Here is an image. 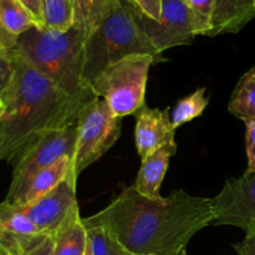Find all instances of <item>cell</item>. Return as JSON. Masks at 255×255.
<instances>
[{"instance_id": "6da1fadb", "label": "cell", "mask_w": 255, "mask_h": 255, "mask_svg": "<svg viewBox=\"0 0 255 255\" xmlns=\"http://www.w3.org/2000/svg\"><path fill=\"white\" fill-rule=\"evenodd\" d=\"M214 219L213 199L183 189L151 199L127 187L106 208L87 218L85 227H101L134 255H173Z\"/></svg>"}, {"instance_id": "7a4b0ae2", "label": "cell", "mask_w": 255, "mask_h": 255, "mask_svg": "<svg viewBox=\"0 0 255 255\" xmlns=\"http://www.w3.org/2000/svg\"><path fill=\"white\" fill-rule=\"evenodd\" d=\"M7 55L12 77L2 95L0 162L15 164L47 133L76 124L85 107L97 96L95 92L70 96L12 50Z\"/></svg>"}, {"instance_id": "3957f363", "label": "cell", "mask_w": 255, "mask_h": 255, "mask_svg": "<svg viewBox=\"0 0 255 255\" xmlns=\"http://www.w3.org/2000/svg\"><path fill=\"white\" fill-rule=\"evenodd\" d=\"M87 36L89 31L76 25L67 30L32 26L17 36L12 52L65 94L85 96L94 92L82 80Z\"/></svg>"}, {"instance_id": "277c9868", "label": "cell", "mask_w": 255, "mask_h": 255, "mask_svg": "<svg viewBox=\"0 0 255 255\" xmlns=\"http://www.w3.org/2000/svg\"><path fill=\"white\" fill-rule=\"evenodd\" d=\"M131 55H149L154 64L163 61L137 24L129 0H114L85 42L82 80L90 86L107 67Z\"/></svg>"}, {"instance_id": "5b68a950", "label": "cell", "mask_w": 255, "mask_h": 255, "mask_svg": "<svg viewBox=\"0 0 255 255\" xmlns=\"http://www.w3.org/2000/svg\"><path fill=\"white\" fill-rule=\"evenodd\" d=\"M152 64L154 60L149 55H131L107 67L90 86L99 99L106 101L116 117L137 114L144 106Z\"/></svg>"}, {"instance_id": "8992f818", "label": "cell", "mask_w": 255, "mask_h": 255, "mask_svg": "<svg viewBox=\"0 0 255 255\" xmlns=\"http://www.w3.org/2000/svg\"><path fill=\"white\" fill-rule=\"evenodd\" d=\"M77 141L74 157L76 176L99 161L119 139L121 119L110 110L106 101L97 97L87 105L76 122Z\"/></svg>"}, {"instance_id": "52a82bcc", "label": "cell", "mask_w": 255, "mask_h": 255, "mask_svg": "<svg viewBox=\"0 0 255 255\" xmlns=\"http://www.w3.org/2000/svg\"><path fill=\"white\" fill-rule=\"evenodd\" d=\"M76 141V124L65 129L52 131L42 137L16 163L12 164L14 169H12L11 182L4 199L5 203L16 206L30 179L39 171L51 166L62 157H70L74 159Z\"/></svg>"}, {"instance_id": "ba28073f", "label": "cell", "mask_w": 255, "mask_h": 255, "mask_svg": "<svg viewBox=\"0 0 255 255\" xmlns=\"http://www.w3.org/2000/svg\"><path fill=\"white\" fill-rule=\"evenodd\" d=\"M129 6L142 32L161 55L164 50L193 42L196 34L186 0H162L158 20L144 15L132 0H129Z\"/></svg>"}, {"instance_id": "9c48e42d", "label": "cell", "mask_w": 255, "mask_h": 255, "mask_svg": "<svg viewBox=\"0 0 255 255\" xmlns=\"http://www.w3.org/2000/svg\"><path fill=\"white\" fill-rule=\"evenodd\" d=\"M213 226H234L255 232V172L228 179L213 198Z\"/></svg>"}, {"instance_id": "30bf717a", "label": "cell", "mask_w": 255, "mask_h": 255, "mask_svg": "<svg viewBox=\"0 0 255 255\" xmlns=\"http://www.w3.org/2000/svg\"><path fill=\"white\" fill-rule=\"evenodd\" d=\"M77 178L72 169L64 181L46 194L31 203L15 207L29 218L40 233L55 234L70 212L79 206L76 198Z\"/></svg>"}, {"instance_id": "8fae6325", "label": "cell", "mask_w": 255, "mask_h": 255, "mask_svg": "<svg viewBox=\"0 0 255 255\" xmlns=\"http://www.w3.org/2000/svg\"><path fill=\"white\" fill-rule=\"evenodd\" d=\"M136 119L134 142L142 161L162 146L174 141L176 128L172 125L169 107L159 110L144 105L136 114Z\"/></svg>"}, {"instance_id": "7c38bea8", "label": "cell", "mask_w": 255, "mask_h": 255, "mask_svg": "<svg viewBox=\"0 0 255 255\" xmlns=\"http://www.w3.org/2000/svg\"><path fill=\"white\" fill-rule=\"evenodd\" d=\"M176 152L177 143L176 141H172L162 146L161 148L154 151L142 161L136 183L133 184L138 193L151 199L162 198L159 189H161L164 174L168 169L171 157L174 156Z\"/></svg>"}, {"instance_id": "4fadbf2b", "label": "cell", "mask_w": 255, "mask_h": 255, "mask_svg": "<svg viewBox=\"0 0 255 255\" xmlns=\"http://www.w3.org/2000/svg\"><path fill=\"white\" fill-rule=\"evenodd\" d=\"M255 17V0H216L207 36L239 32Z\"/></svg>"}, {"instance_id": "5bb4252c", "label": "cell", "mask_w": 255, "mask_h": 255, "mask_svg": "<svg viewBox=\"0 0 255 255\" xmlns=\"http://www.w3.org/2000/svg\"><path fill=\"white\" fill-rule=\"evenodd\" d=\"M87 249V231L75 207L54 234V255H85Z\"/></svg>"}, {"instance_id": "9a60e30c", "label": "cell", "mask_w": 255, "mask_h": 255, "mask_svg": "<svg viewBox=\"0 0 255 255\" xmlns=\"http://www.w3.org/2000/svg\"><path fill=\"white\" fill-rule=\"evenodd\" d=\"M74 169V159L70 157H62L57 162L52 163L51 166L41 169L37 172L25 188L20 202L16 206H24V204L31 203L37 198L46 194L52 188L57 186L60 182L64 181L70 172Z\"/></svg>"}, {"instance_id": "2e32d148", "label": "cell", "mask_w": 255, "mask_h": 255, "mask_svg": "<svg viewBox=\"0 0 255 255\" xmlns=\"http://www.w3.org/2000/svg\"><path fill=\"white\" fill-rule=\"evenodd\" d=\"M228 111L242 121L255 119V66L247 71L237 84Z\"/></svg>"}, {"instance_id": "e0dca14e", "label": "cell", "mask_w": 255, "mask_h": 255, "mask_svg": "<svg viewBox=\"0 0 255 255\" xmlns=\"http://www.w3.org/2000/svg\"><path fill=\"white\" fill-rule=\"evenodd\" d=\"M0 21L15 36L27 31L30 27L37 26L34 17L16 0H0Z\"/></svg>"}, {"instance_id": "ac0fdd59", "label": "cell", "mask_w": 255, "mask_h": 255, "mask_svg": "<svg viewBox=\"0 0 255 255\" xmlns=\"http://www.w3.org/2000/svg\"><path fill=\"white\" fill-rule=\"evenodd\" d=\"M44 26L67 30L74 25L75 0H41Z\"/></svg>"}, {"instance_id": "d6986e66", "label": "cell", "mask_w": 255, "mask_h": 255, "mask_svg": "<svg viewBox=\"0 0 255 255\" xmlns=\"http://www.w3.org/2000/svg\"><path fill=\"white\" fill-rule=\"evenodd\" d=\"M209 104V99L206 96V89L196 90L193 94L186 96L184 99L179 100L172 111V125L174 128L183 126L187 122L197 119L203 114Z\"/></svg>"}, {"instance_id": "ffe728a7", "label": "cell", "mask_w": 255, "mask_h": 255, "mask_svg": "<svg viewBox=\"0 0 255 255\" xmlns=\"http://www.w3.org/2000/svg\"><path fill=\"white\" fill-rule=\"evenodd\" d=\"M114 0H75L74 25L91 31L100 21Z\"/></svg>"}, {"instance_id": "44dd1931", "label": "cell", "mask_w": 255, "mask_h": 255, "mask_svg": "<svg viewBox=\"0 0 255 255\" xmlns=\"http://www.w3.org/2000/svg\"><path fill=\"white\" fill-rule=\"evenodd\" d=\"M87 247L91 255H134L115 241L101 227H86Z\"/></svg>"}, {"instance_id": "7402d4cb", "label": "cell", "mask_w": 255, "mask_h": 255, "mask_svg": "<svg viewBox=\"0 0 255 255\" xmlns=\"http://www.w3.org/2000/svg\"><path fill=\"white\" fill-rule=\"evenodd\" d=\"M191 12L194 34L207 36L211 30L216 0H186Z\"/></svg>"}, {"instance_id": "603a6c76", "label": "cell", "mask_w": 255, "mask_h": 255, "mask_svg": "<svg viewBox=\"0 0 255 255\" xmlns=\"http://www.w3.org/2000/svg\"><path fill=\"white\" fill-rule=\"evenodd\" d=\"M12 77V64L7 54H0V119L4 114L2 95L9 86Z\"/></svg>"}, {"instance_id": "cb8c5ba5", "label": "cell", "mask_w": 255, "mask_h": 255, "mask_svg": "<svg viewBox=\"0 0 255 255\" xmlns=\"http://www.w3.org/2000/svg\"><path fill=\"white\" fill-rule=\"evenodd\" d=\"M247 127L246 131V147L247 157H248V168L246 173L255 172V119L244 121Z\"/></svg>"}, {"instance_id": "d4e9b609", "label": "cell", "mask_w": 255, "mask_h": 255, "mask_svg": "<svg viewBox=\"0 0 255 255\" xmlns=\"http://www.w3.org/2000/svg\"><path fill=\"white\" fill-rule=\"evenodd\" d=\"M132 2L151 19L158 20L161 17L162 0H132Z\"/></svg>"}, {"instance_id": "484cf974", "label": "cell", "mask_w": 255, "mask_h": 255, "mask_svg": "<svg viewBox=\"0 0 255 255\" xmlns=\"http://www.w3.org/2000/svg\"><path fill=\"white\" fill-rule=\"evenodd\" d=\"M19 1L27 11L34 17L37 26H44V19H42V7L41 0H16Z\"/></svg>"}, {"instance_id": "4316f807", "label": "cell", "mask_w": 255, "mask_h": 255, "mask_svg": "<svg viewBox=\"0 0 255 255\" xmlns=\"http://www.w3.org/2000/svg\"><path fill=\"white\" fill-rule=\"evenodd\" d=\"M17 36L10 34L0 21V54H7L16 46Z\"/></svg>"}, {"instance_id": "83f0119b", "label": "cell", "mask_w": 255, "mask_h": 255, "mask_svg": "<svg viewBox=\"0 0 255 255\" xmlns=\"http://www.w3.org/2000/svg\"><path fill=\"white\" fill-rule=\"evenodd\" d=\"M233 247L238 255H255V232L247 233L246 238Z\"/></svg>"}, {"instance_id": "f1b7e54d", "label": "cell", "mask_w": 255, "mask_h": 255, "mask_svg": "<svg viewBox=\"0 0 255 255\" xmlns=\"http://www.w3.org/2000/svg\"><path fill=\"white\" fill-rule=\"evenodd\" d=\"M173 255H187V252H186V249H182L181 252H178V253H176Z\"/></svg>"}, {"instance_id": "f546056e", "label": "cell", "mask_w": 255, "mask_h": 255, "mask_svg": "<svg viewBox=\"0 0 255 255\" xmlns=\"http://www.w3.org/2000/svg\"><path fill=\"white\" fill-rule=\"evenodd\" d=\"M85 255H91V253H90V251H89V247H87V249H86V253H85Z\"/></svg>"}, {"instance_id": "4dcf8cb0", "label": "cell", "mask_w": 255, "mask_h": 255, "mask_svg": "<svg viewBox=\"0 0 255 255\" xmlns=\"http://www.w3.org/2000/svg\"><path fill=\"white\" fill-rule=\"evenodd\" d=\"M0 255H4V253H2V252H1V251H0Z\"/></svg>"}]
</instances>
